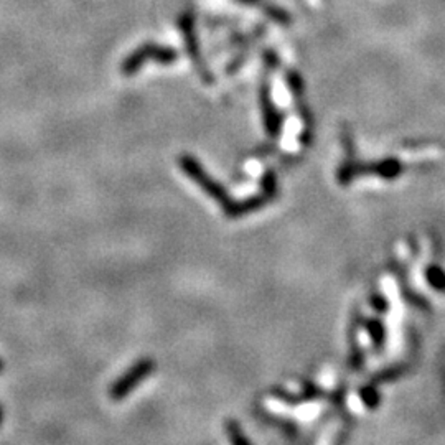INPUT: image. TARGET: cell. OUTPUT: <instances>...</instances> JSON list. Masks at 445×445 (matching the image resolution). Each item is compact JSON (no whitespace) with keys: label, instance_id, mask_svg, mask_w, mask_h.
I'll return each mask as SVG.
<instances>
[{"label":"cell","instance_id":"cell-1","mask_svg":"<svg viewBox=\"0 0 445 445\" xmlns=\"http://www.w3.org/2000/svg\"><path fill=\"white\" fill-rule=\"evenodd\" d=\"M178 164H180V168H182L183 172L198 185V187H201V190L205 192L208 197H211L213 200L220 203L222 211H225L230 218L243 216L246 215V213L258 211L259 208L266 205V203L274 197V193H276V192L267 190V188H264L258 197H253L244 201H233L228 197V193H226L225 188H222L218 182H215V180L205 172V168L201 167V164L198 162L197 159H193L192 155H187V154L180 155Z\"/></svg>","mask_w":445,"mask_h":445},{"label":"cell","instance_id":"cell-2","mask_svg":"<svg viewBox=\"0 0 445 445\" xmlns=\"http://www.w3.org/2000/svg\"><path fill=\"white\" fill-rule=\"evenodd\" d=\"M149 60L157 61L159 65H172L178 60V53L175 48L164 45H155V44H144L139 48H135L132 53H129L122 61L121 71L124 77H132L144 66Z\"/></svg>","mask_w":445,"mask_h":445},{"label":"cell","instance_id":"cell-3","mask_svg":"<svg viewBox=\"0 0 445 445\" xmlns=\"http://www.w3.org/2000/svg\"><path fill=\"white\" fill-rule=\"evenodd\" d=\"M155 369V361L152 358H140L135 361L127 371L122 375L119 380H116L114 385L109 390V396L114 401H122L140 385L142 381L147 380Z\"/></svg>","mask_w":445,"mask_h":445},{"label":"cell","instance_id":"cell-4","mask_svg":"<svg viewBox=\"0 0 445 445\" xmlns=\"http://www.w3.org/2000/svg\"><path fill=\"white\" fill-rule=\"evenodd\" d=\"M404 172V167L399 160L396 159H386L381 160V162L376 164H352V165H342L338 172V180L340 183L347 185L350 180L357 175H363V173H376L380 175L383 178H396Z\"/></svg>","mask_w":445,"mask_h":445},{"label":"cell","instance_id":"cell-5","mask_svg":"<svg viewBox=\"0 0 445 445\" xmlns=\"http://www.w3.org/2000/svg\"><path fill=\"white\" fill-rule=\"evenodd\" d=\"M261 107L264 114V124H266V131L271 137H277L281 134L282 127V116L277 111V107L274 106L272 98H271V89L269 84L264 83L261 86Z\"/></svg>","mask_w":445,"mask_h":445},{"label":"cell","instance_id":"cell-6","mask_svg":"<svg viewBox=\"0 0 445 445\" xmlns=\"http://www.w3.org/2000/svg\"><path fill=\"white\" fill-rule=\"evenodd\" d=\"M180 28H182V33H183V41L187 44L188 55H190V58L193 60V63H195L197 68L200 69L201 77L208 79V73L205 66H203V60L200 56V46H198L195 28H193V18L190 13H185V15H182V18H180Z\"/></svg>","mask_w":445,"mask_h":445},{"label":"cell","instance_id":"cell-7","mask_svg":"<svg viewBox=\"0 0 445 445\" xmlns=\"http://www.w3.org/2000/svg\"><path fill=\"white\" fill-rule=\"evenodd\" d=\"M425 279H427V282L435 288V291L445 292V271L442 267L430 266L427 271H425Z\"/></svg>","mask_w":445,"mask_h":445},{"label":"cell","instance_id":"cell-8","mask_svg":"<svg viewBox=\"0 0 445 445\" xmlns=\"http://www.w3.org/2000/svg\"><path fill=\"white\" fill-rule=\"evenodd\" d=\"M368 331L373 337V342H375V347L380 348L383 343H385V328L378 320H369L368 321Z\"/></svg>","mask_w":445,"mask_h":445},{"label":"cell","instance_id":"cell-9","mask_svg":"<svg viewBox=\"0 0 445 445\" xmlns=\"http://www.w3.org/2000/svg\"><path fill=\"white\" fill-rule=\"evenodd\" d=\"M361 399L371 409L380 404V394H378L375 387H364V390H361Z\"/></svg>","mask_w":445,"mask_h":445},{"label":"cell","instance_id":"cell-10","mask_svg":"<svg viewBox=\"0 0 445 445\" xmlns=\"http://www.w3.org/2000/svg\"><path fill=\"white\" fill-rule=\"evenodd\" d=\"M228 429H230L231 440H233L234 444H248V439L241 437V435H239V429H238V432H236V425L233 423L228 424Z\"/></svg>","mask_w":445,"mask_h":445},{"label":"cell","instance_id":"cell-11","mask_svg":"<svg viewBox=\"0 0 445 445\" xmlns=\"http://www.w3.org/2000/svg\"><path fill=\"white\" fill-rule=\"evenodd\" d=\"M371 304H373V307H375V309H376L378 312H383V310L387 309V302H386L385 297H381V295H375V297H373Z\"/></svg>","mask_w":445,"mask_h":445},{"label":"cell","instance_id":"cell-12","mask_svg":"<svg viewBox=\"0 0 445 445\" xmlns=\"http://www.w3.org/2000/svg\"><path fill=\"white\" fill-rule=\"evenodd\" d=\"M2 423H4V407L2 404H0V425H2Z\"/></svg>","mask_w":445,"mask_h":445},{"label":"cell","instance_id":"cell-13","mask_svg":"<svg viewBox=\"0 0 445 445\" xmlns=\"http://www.w3.org/2000/svg\"><path fill=\"white\" fill-rule=\"evenodd\" d=\"M2 371H4V359L0 358V373H2Z\"/></svg>","mask_w":445,"mask_h":445}]
</instances>
